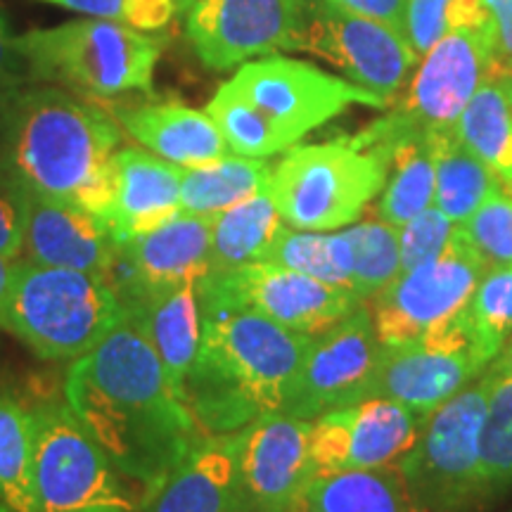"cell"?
Instances as JSON below:
<instances>
[{
  "instance_id": "6da1fadb",
  "label": "cell",
  "mask_w": 512,
  "mask_h": 512,
  "mask_svg": "<svg viewBox=\"0 0 512 512\" xmlns=\"http://www.w3.org/2000/svg\"><path fill=\"white\" fill-rule=\"evenodd\" d=\"M64 403L124 477L162 486L202 437L150 342L128 316L88 354L74 358Z\"/></svg>"
},
{
  "instance_id": "7a4b0ae2",
  "label": "cell",
  "mask_w": 512,
  "mask_h": 512,
  "mask_svg": "<svg viewBox=\"0 0 512 512\" xmlns=\"http://www.w3.org/2000/svg\"><path fill=\"white\" fill-rule=\"evenodd\" d=\"M200 316V349L183 382V403L197 427L230 434L261 415L283 413L313 337L247 306L200 299Z\"/></svg>"
},
{
  "instance_id": "3957f363",
  "label": "cell",
  "mask_w": 512,
  "mask_h": 512,
  "mask_svg": "<svg viewBox=\"0 0 512 512\" xmlns=\"http://www.w3.org/2000/svg\"><path fill=\"white\" fill-rule=\"evenodd\" d=\"M121 126L93 102L38 88L5 112V176L48 200L76 204L107 221Z\"/></svg>"
},
{
  "instance_id": "277c9868",
  "label": "cell",
  "mask_w": 512,
  "mask_h": 512,
  "mask_svg": "<svg viewBox=\"0 0 512 512\" xmlns=\"http://www.w3.org/2000/svg\"><path fill=\"white\" fill-rule=\"evenodd\" d=\"M126 318L112 278L74 268L17 261L0 328L46 361L93 351Z\"/></svg>"
},
{
  "instance_id": "5b68a950",
  "label": "cell",
  "mask_w": 512,
  "mask_h": 512,
  "mask_svg": "<svg viewBox=\"0 0 512 512\" xmlns=\"http://www.w3.org/2000/svg\"><path fill=\"white\" fill-rule=\"evenodd\" d=\"M162 46L159 38L112 19H81L15 38L31 79L100 98L152 91Z\"/></svg>"
},
{
  "instance_id": "8992f818",
  "label": "cell",
  "mask_w": 512,
  "mask_h": 512,
  "mask_svg": "<svg viewBox=\"0 0 512 512\" xmlns=\"http://www.w3.org/2000/svg\"><path fill=\"white\" fill-rule=\"evenodd\" d=\"M389 155L356 138L292 145L273 166L271 190L283 221L299 230H342L384 190Z\"/></svg>"
},
{
  "instance_id": "52a82bcc",
  "label": "cell",
  "mask_w": 512,
  "mask_h": 512,
  "mask_svg": "<svg viewBox=\"0 0 512 512\" xmlns=\"http://www.w3.org/2000/svg\"><path fill=\"white\" fill-rule=\"evenodd\" d=\"M486 411L489 382L479 375L427 415L411 451L399 460L413 508L458 512L484 498L479 465Z\"/></svg>"
},
{
  "instance_id": "ba28073f",
  "label": "cell",
  "mask_w": 512,
  "mask_h": 512,
  "mask_svg": "<svg viewBox=\"0 0 512 512\" xmlns=\"http://www.w3.org/2000/svg\"><path fill=\"white\" fill-rule=\"evenodd\" d=\"M254 114L273 152L290 150L306 133L328 124L351 105L387 107L389 100L339 79L309 62L266 55L249 60L223 83Z\"/></svg>"
},
{
  "instance_id": "9c48e42d",
  "label": "cell",
  "mask_w": 512,
  "mask_h": 512,
  "mask_svg": "<svg viewBox=\"0 0 512 512\" xmlns=\"http://www.w3.org/2000/svg\"><path fill=\"white\" fill-rule=\"evenodd\" d=\"M418 62V72L401 105L366 128L375 140L453 131L479 86L494 79V29H448Z\"/></svg>"
},
{
  "instance_id": "30bf717a",
  "label": "cell",
  "mask_w": 512,
  "mask_h": 512,
  "mask_svg": "<svg viewBox=\"0 0 512 512\" xmlns=\"http://www.w3.org/2000/svg\"><path fill=\"white\" fill-rule=\"evenodd\" d=\"M38 512H133L121 472L67 403L34 406Z\"/></svg>"
},
{
  "instance_id": "8fae6325",
  "label": "cell",
  "mask_w": 512,
  "mask_h": 512,
  "mask_svg": "<svg viewBox=\"0 0 512 512\" xmlns=\"http://www.w3.org/2000/svg\"><path fill=\"white\" fill-rule=\"evenodd\" d=\"M484 271V261L467 245L456 226L444 254L430 264L399 273L370 299V316L380 342H415L456 320L465 311Z\"/></svg>"
},
{
  "instance_id": "7c38bea8",
  "label": "cell",
  "mask_w": 512,
  "mask_h": 512,
  "mask_svg": "<svg viewBox=\"0 0 512 512\" xmlns=\"http://www.w3.org/2000/svg\"><path fill=\"white\" fill-rule=\"evenodd\" d=\"M484 373L470 344L465 311L432 335L406 344H382L358 401L401 403L427 418L434 408Z\"/></svg>"
},
{
  "instance_id": "4fadbf2b",
  "label": "cell",
  "mask_w": 512,
  "mask_h": 512,
  "mask_svg": "<svg viewBox=\"0 0 512 512\" xmlns=\"http://www.w3.org/2000/svg\"><path fill=\"white\" fill-rule=\"evenodd\" d=\"M197 297L247 306L283 328L309 337L323 335L363 306L356 294L268 261L233 273L204 275L197 283Z\"/></svg>"
},
{
  "instance_id": "5bb4252c",
  "label": "cell",
  "mask_w": 512,
  "mask_h": 512,
  "mask_svg": "<svg viewBox=\"0 0 512 512\" xmlns=\"http://www.w3.org/2000/svg\"><path fill=\"white\" fill-rule=\"evenodd\" d=\"M292 50H304L335 64L351 83L389 102L418 62V55L399 31L332 8L325 0L302 24Z\"/></svg>"
},
{
  "instance_id": "9a60e30c",
  "label": "cell",
  "mask_w": 512,
  "mask_h": 512,
  "mask_svg": "<svg viewBox=\"0 0 512 512\" xmlns=\"http://www.w3.org/2000/svg\"><path fill=\"white\" fill-rule=\"evenodd\" d=\"M311 422L268 413L240 430L238 512H292L316 479Z\"/></svg>"
},
{
  "instance_id": "2e32d148",
  "label": "cell",
  "mask_w": 512,
  "mask_h": 512,
  "mask_svg": "<svg viewBox=\"0 0 512 512\" xmlns=\"http://www.w3.org/2000/svg\"><path fill=\"white\" fill-rule=\"evenodd\" d=\"M425 418L401 403L368 399L311 420L309 453L316 477L394 465L411 451Z\"/></svg>"
},
{
  "instance_id": "e0dca14e",
  "label": "cell",
  "mask_w": 512,
  "mask_h": 512,
  "mask_svg": "<svg viewBox=\"0 0 512 512\" xmlns=\"http://www.w3.org/2000/svg\"><path fill=\"white\" fill-rule=\"evenodd\" d=\"M302 24V0H200L188 12V38L204 67L223 72L292 50Z\"/></svg>"
},
{
  "instance_id": "ac0fdd59",
  "label": "cell",
  "mask_w": 512,
  "mask_h": 512,
  "mask_svg": "<svg viewBox=\"0 0 512 512\" xmlns=\"http://www.w3.org/2000/svg\"><path fill=\"white\" fill-rule=\"evenodd\" d=\"M382 342L370 309H361L313 337L283 406L285 415L316 420L335 408L354 406L373 373Z\"/></svg>"
},
{
  "instance_id": "d6986e66",
  "label": "cell",
  "mask_w": 512,
  "mask_h": 512,
  "mask_svg": "<svg viewBox=\"0 0 512 512\" xmlns=\"http://www.w3.org/2000/svg\"><path fill=\"white\" fill-rule=\"evenodd\" d=\"M117 249L119 242L114 240L102 216L76 204L27 192V228H24L27 261L112 278Z\"/></svg>"
},
{
  "instance_id": "ffe728a7",
  "label": "cell",
  "mask_w": 512,
  "mask_h": 512,
  "mask_svg": "<svg viewBox=\"0 0 512 512\" xmlns=\"http://www.w3.org/2000/svg\"><path fill=\"white\" fill-rule=\"evenodd\" d=\"M200 280L169 285H121L117 294L126 316L157 351L171 387L183 401V382L195 363L202 339Z\"/></svg>"
},
{
  "instance_id": "44dd1931",
  "label": "cell",
  "mask_w": 512,
  "mask_h": 512,
  "mask_svg": "<svg viewBox=\"0 0 512 512\" xmlns=\"http://www.w3.org/2000/svg\"><path fill=\"white\" fill-rule=\"evenodd\" d=\"M211 219L181 214L152 233L119 242L114 287L202 280L209 271Z\"/></svg>"
},
{
  "instance_id": "7402d4cb",
  "label": "cell",
  "mask_w": 512,
  "mask_h": 512,
  "mask_svg": "<svg viewBox=\"0 0 512 512\" xmlns=\"http://www.w3.org/2000/svg\"><path fill=\"white\" fill-rule=\"evenodd\" d=\"M112 169L114 195L107 226L117 242L152 233L181 214L183 166L140 147H121Z\"/></svg>"
},
{
  "instance_id": "603a6c76",
  "label": "cell",
  "mask_w": 512,
  "mask_h": 512,
  "mask_svg": "<svg viewBox=\"0 0 512 512\" xmlns=\"http://www.w3.org/2000/svg\"><path fill=\"white\" fill-rule=\"evenodd\" d=\"M238 453L240 432L202 434L145 498V512H238Z\"/></svg>"
},
{
  "instance_id": "cb8c5ba5",
  "label": "cell",
  "mask_w": 512,
  "mask_h": 512,
  "mask_svg": "<svg viewBox=\"0 0 512 512\" xmlns=\"http://www.w3.org/2000/svg\"><path fill=\"white\" fill-rule=\"evenodd\" d=\"M117 124L152 155L183 166H204L228 157V143L207 112L181 102L114 107Z\"/></svg>"
},
{
  "instance_id": "d4e9b609",
  "label": "cell",
  "mask_w": 512,
  "mask_h": 512,
  "mask_svg": "<svg viewBox=\"0 0 512 512\" xmlns=\"http://www.w3.org/2000/svg\"><path fill=\"white\" fill-rule=\"evenodd\" d=\"M283 228L271 190H261L211 219L209 273H233L266 261L268 249Z\"/></svg>"
},
{
  "instance_id": "484cf974",
  "label": "cell",
  "mask_w": 512,
  "mask_h": 512,
  "mask_svg": "<svg viewBox=\"0 0 512 512\" xmlns=\"http://www.w3.org/2000/svg\"><path fill=\"white\" fill-rule=\"evenodd\" d=\"M434 159V207L453 223L470 219L486 200L505 190L501 178L472 155L453 131L427 133Z\"/></svg>"
},
{
  "instance_id": "4316f807",
  "label": "cell",
  "mask_w": 512,
  "mask_h": 512,
  "mask_svg": "<svg viewBox=\"0 0 512 512\" xmlns=\"http://www.w3.org/2000/svg\"><path fill=\"white\" fill-rule=\"evenodd\" d=\"M302 505L309 512H413L399 463L316 477Z\"/></svg>"
},
{
  "instance_id": "83f0119b",
  "label": "cell",
  "mask_w": 512,
  "mask_h": 512,
  "mask_svg": "<svg viewBox=\"0 0 512 512\" xmlns=\"http://www.w3.org/2000/svg\"><path fill=\"white\" fill-rule=\"evenodd\" d=\"M266 159L228 155L204 166H188L181 176V211L214 219L216 214L249 200L271 183Z\"/></svg>"
},
{
  "instance_id": "f1b7e54d",
  "label": "cell",
  "mask_w": 512,
  "mask_h": 512,
  "mask_svg": "<svg viewBox=\"0 0 512 512\" xmlns=\"http://www.w3.org/2000/svg\"><path fill=\"white\" fill-rule=\"evenodd\" d=\"M382 147L389 155L387 183L380 200V219L401 228L434 204V159L425 133H406Z\"/></svg>"
},
{
  "instance_id": "f546056e",
  "label": "cell",
  "mask_w": 512,
  "mask_h": 512,
  "mask_svg": "<svg viewBox=\"0 0 512 512\" xmlns=\"http://www.w3.org/2000/svg\"><path fill=\"white\" fill-rule=\"evenodd\" d=\"M0 503L10 512H38L34 408L0 394Z\"/></svg>"
},
{
  "instance_id": "4dcf8cb0",
  "label": "cell",
  "mask_w": 512,
  "mask_h": 512,
  "mask_svg": "<svg viewBox=\"0 0 512 512\" xmlns=\"http://www.w3.org/2000/svg\"><path fill=\"white\" fill-rule=\"evenodd\" d=\"M456 136L512 188V102L496 79L484 81L456 124Z\"/></svg>"
},
{
  "instance_id": "1f68e13d",
  "label": "cell",
  "mask_w": 512,
  "mask_h": 512,
  "mask_svg": "<svg viewBox=\"0 0 512 512\" xmlns=\"http://www.w3.org/2000/svg\"><path fill=\"white\" fill-rule=\"evenodd\" d=\"M268 264H278L292 271L306 273L311 278L323 280L339 290L351 292V256L349 238L344 230L339 233H320V230L280 228L266 254ZM354 294V292H351Z\"/></svg>"
},
{
  "instance_id": "d6a6232c",
  "label": "cell",
  "mask_w": 512,
  "mask_h": 512,
  "mask_svg": "<svg viewBox=\"0 0 512 512\" xmlns=\"http://www.w3.org/2000/svg\"><path fill=\"white\" fill-rule=\"evenodd\" d=\"M470 344L486 368L512 337V264L489 266L465 306Z\"/></svg>"
},
{
  "instance_id": "836d02e7",
  "label": "cell",
  "mask_w": 512,
  "mask_h": 512,
  "mask_svg": "<svg viewBox=\"0 0 512 512\" xmlns=\"http://www.w3.org/2000/svg\"><path fill=\"white\" fill-rule=\"evenodd\" d=\"M349 238L354 268H351V292L361 302H370L401 273L399 228L380 221L354 223L344 230Z\"/></svg>"
},
{
  "instance_id": "e575fe53",
  "label": "cell",
  "mask_w": 512,
  "mask_h": 512,
  "mask_svg": "<svg viewBox=\"0 0 512 512\" xmlns=\"http://www.w3.org/2000/svg\"><path fill=\"white\" fill-rule=\"evenodd\" d=\"M479 467L484 498L512 486V380L489 382V411L482 430Z\"/></svg>"
},
{
  "instance_id": "d590c367",
  "label": "cell",
  "mask_w": 512,
  "mask_h": 512,
  "mask_svg": "<svg viewBox=\"0 0 512 512\" xmlns=\"http://www.w3.org/2000/svg\"><path fill=\"white\" fill-rule=\"evenodd\" d=\"M460 235L484 266L512 264V195L508 190L486 200L470 219L458 223Z\"/></svg>"
},
{
  "instance_id": "8d00e7d4",
  "label": "cell",
  "mask_w": 512,
  "mask_h": 512,
  "mask_svg": "<svg viewBox=\"0 0 512 512\" xmlns=\"http://www.w3.org/2000/svg\"><path fill=\"white\" fill-rule=\"evenodd\" d=\"M95 19H112L140 31H157L174 17V0H43Z\"/></svg>"
},
{
  "instance_id": "74e56055",
  "label": "cell",
  "mask_w": 512,
  "mask_h": 512,
  "mask_svg": "<svg viewBox=\"0 0 512 512\" xmlns=\"http://www.w3.org/2000/svg\"><path fill=\"white\" fill-rule=\"evenodd\" d=\"M458 223H453L439 207H427L399 228V252H401V273L413 271L437 256L444 254Z\"/></svg>"
},
{
  "instance_id": "f35d334b",
  "label": "cell",
  "mask_w": 512,
  "mask_h": 512,
  "mask_svg": "<svg viewBox=\"0 0 512 512\" xmlns=\"http://www.w3.org/2000/svg\"><path fill=\"white\" fill-rule=\"evenodd\" d=\"M456 0H406V36L408 46L418 60L444 38L451 27V10Z\"/></svg>"
},
{
  "instance_id": "ab89813d",
  "label": "cell",
  "mask_w": 512,
  "mask_h": 512,
  "mask_svg": "<svg viewBox=\"0 0 512 512\" xmlns=\"http://www.w3.org/2000/svg\"><path fill=\"white\" fill-rule=\"evenodd\" d=\"M27 192L8 176H0V254L17 259L24 252Z\"/></svg>"
},
{
  "instance_id": "60d3db41",
  "label": "cell",
  "mask_w": 512,
  "mask_h": 512,
  "mask_svg": "<svg viewBox=\"0 0 512 512\" xmlns=\"http://www.w3.org/2000/svg\"><path fill=\"white\" fill-rule=\"evenodd\" d=\"M325 3L332 8L347 10L351 15L387 24L399 34H403V27H406V0H325Z\"/></svg>"
},
{
  "instance_id": "b9f144b4",
  "label": "cell",
  "mask_w": 512,
  "mask_h": 512,
  "mask_svg": "<svg viewBox=\"0 0 512 512\" xmlns=\"http://www.w3.org/2000/svg\"><path fill=\"white\" fill-rule=\"evenodd\" d=\"M484 8L491 15V27H494V55L496 69L512 60V0H482Z\"/></svg>"
},
{
  "instance_id": "7bdbcfd3",
  "label": "cell",
  "mask_w": 512,
  "mask_h": 512,
  "mask_svg": "<svg viewBox=\"0 0 512 512\" xmlns=\"http://www.w3.org/2000/svg\"><path fill=\"white\" fill-rule=\"evenodd\" d=\"M27 74V64L15 48V36L8 31V24L0 17V88L17 86Z\"/></svg>"
},
{
  "instance_id": "ee69618b",
  "label": "cell",
  "mask_w": 512,
  "mask_h": 512,
  "mask_svg": "<svg viewBox=\"0 0 512 512\" xmlns=\"http://www.w3.org/2000/svg\"><path fill=\"white\" fill-rule=\"evenodd\" d=\"M482 377L489 382H501V380H512V337L505 342V347L498 351V356L489 366L484 368Z\"/></svg>"
},
{
  "instance_id": "f6af8a7d",
  "label": "cell",
  "mask_w": 512,
  "mask_h": 512,
  "mask_svg": "<svg viewBox=\"0 0 512 512\" xmlns=\"http://www.w3.org/2000/svg\"><path fill=\"white\" fill-rule=\"evenodd\" d=\"M17 273V259H8V256L0 254V313H3L8 297L12 292V283H15Z\"/></svg>"
},
{
  "instance_id": "bcb514c9",
  "label": "cell",
  "mask_w": 512,
  "mask_h": 512,
  "mask_svg": "<svg viewBox=\"0 0 512 512\" xmlns=\"http://www.w3.org/2000/svg\"><path fill=\"white\" fill-rule=\"evenodd\" d=\"M494 79H496L498 83H501L503 91L508 93V98H510V102H512V60H508V62L503 64V67L496 69Z\"/></svg>"
},
{
  "instance_id": "7dc6e473",
  "label": "cell",
  "mask_w": 512,
  "mask_h": 512,
  "mask_svg": "<svg viewBox=\"0 0 512 512\" xmlns=\"http://www.w3.org/2000/svg\"><path fill=\"white\" fill-rule=\"evenodd\" d=\"M197 3H200V0H174L176 12H183V15H188V12L195 8Z\"/></svg>"
},
{
  "instance_id": "c3c4849f",
  "label": "cell",
  "mask_w": 512,
  "mask_h": 512,
  "mask_svg": "<svg viewBox=\"0 0 512 512\" xmlns=\"http://www.w3.org/2000/svg\"><path fill=\"white\" fill-rule=\"evenodd\" d=\"M292 512H309V510H306V508H304V505H299V508H294Z\"/></svg>"
},
{
  "instance_id": "681fc988",
  "label": "cell",
  "mask_w": 512,
  "mask_h": 512,
  "mask_svg": "<svg viewBox=\"0 0 512 512\" xmlns=\"http://www.w3.org/2000/svg\"><path fill=\"white\" fill-rule=\"evenodd\" d=\"M0 512H10V510H8V508H5V505H3V503H0Z\"/></svg>"
},
{
  "instance_id": "f907efd6",
  "label": "cell",
  "mask_w": 512,
  "mask_h": 512,
  "mask_svg": "<svg viewBox=\"0 0 512 512\" xmlns=\"http://www.w3.org/2000/svg\"><path fill=\"white\" fill-rule=\"evenodd\" d=\"M413 512H420V510H418V508H413Z\"/></svg>"
}]
</instances>
